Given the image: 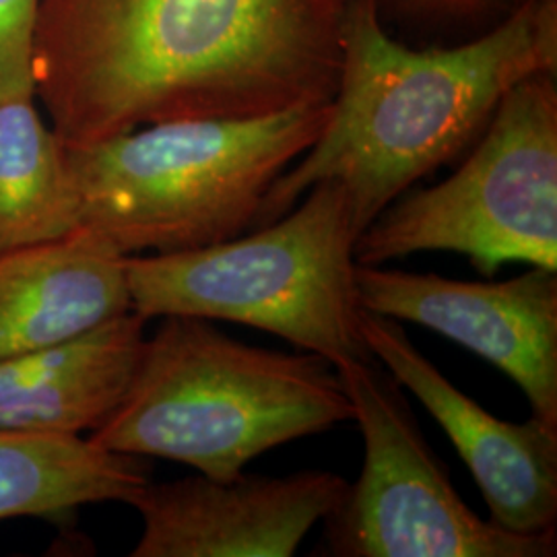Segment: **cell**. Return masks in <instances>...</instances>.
I'll use <instances>...</instances> for the list:
<instances>
[{
    "instance_id": "1",
    "label": "cell",
    "mask_w": 557,
    "mask_h": 557,
    "mask_svg": "<svg viewBox=\"0 0 557 557\" xmlns=\"http://www.w3.org/2000/svg\"><path fill=\"white\" fill-rule=\"evenodd\" d=\"M347 0H41L34 85L83 145L335 98Z\"/></svg>"
},
{
    "instance_id": "2",
    "label": "cell",
    "mask_w": 557,
    "mask_h": 557,
    "mask_svg": "<svg viewBox=\"0 0 557 557\" xmlns=\"http://www.w3.org/2000/svg\"><path fill=\"white\" fill-rule=\"evenodd\" d=\"M543 73H557V0H522L479 36L421 48L395 38L372 0H347L329 122L271 186L255 227L331 180L343 186L361 234L471 149L510 89Z\"/></svg>"
},
{
    "instance_id": "3",
    "label": "cell",
    "mask_w": 557,
    "mask_h": 557,
    "mask_svg": "<svg viewBox=\"0 0 557 557\" xmlns=\"http://www.w3.org/2000/svg\"><path fill=\"white\" fill-rule=\"evenodd\" d=\"M345 421L354 407L329 359L246 345L211 320L165 317L145 338L116 411L87 438L232 479L260 455Z\"/></svg>"
},
{
    "instance_id": "4",
    "label": "cell",
    "mask_w": 557,
    "mask_h": 557,
    "mask_svg": "<svg viewBox=\"0 0 557 557\" xmlns=\"http://www.w3.org/2000/svg\"><path fill=\"white\" fill-rule=\"evenodd\" d=\"M329 103L252 119L170 120L66 145L77 225L124 257L170 255L238 238L262 200L317 143Z\"/></svg>"
},
{
    "instance_id": "5",
    "label": "cell",
    "mask_w": 557,
    "mask_h": 557,
    "mask_svg": "<svg viewBox=\"0 0 557 557\" xmlns=\"http://www.w3.org/2000/svg\"><path fill=\"white\" fill-rule=\"evenodd\" d=\"M358 227L337 182H319L278 220L205 248L126 259L140 319L255 326L335 368L374 358L361 335Z\"/></svg>"
},
{
    "instance_id": "6",
    "label": "cell",
    "mask_w": 557,
    "mask_h": 557,
    "mask_svg": "<svg viewBox=\"0 0 557 557\" xmlns=\"http://www.w3.org/2000/svg\"><path fill=\"white\" fill-rule=\"evenodd\" d=\"M419 252H455L485 277L506 262L557 271V73L518 83L455 174L400 195L356 242L366 267Z\"/></svg>"
},
{
    "instance_id": "7",
    "label": "cell",
    "mask_w": 557,
    "mask_h": 557,
    "mask_svg": "<svg viewBox=\"0 0 557 557\" xmlns=\"http://www.w3.org/2000/svg\"><path fill=\"white\" fill-rule=\"evenodd\" d=\"M337 372L363 438V465L337 510L322 520L326 556H556V529L520 535L465 504L403 386L379 359H351Z\"/></svg>"
},
{
    "instance_id": "8",
    "label": "cell",
    "mask_w": 557,
    "mask_h": 557,
    "mask_svg": "<svg viewBox=\"0 0 557 557\" xmlns=\"http://www.w3.org/2000/svg\"><path fill=\"white\" fill-rule=\"evenodd\" d=\"M363 310L416 322L490 361L520 386L533 416L557 428V271L508 281L356 267Z\"/></svg>"
},
{
    "instance_id": "9",
    "label": "cell",
    "mask_w": 557,
    "mask_h": 557,
    "mask_svg": "<svg viewBox=\"0 0 557 557\" xmlns=\"http://www.w3.org/2000/svg\"><path fill=\"white\" fill-rule=\"evenodd\" d=\"M347 485L331 471L149 481L131 502L143 520L131 556H296L308 533L337 510Z\"/></svg>"
},
{
    "instance_id": "10",
    "label": "cell",
    "mask_w": 557,
    "mask_h": 557,
    "mask_svg": "<svg viewBox=\"0 0 557 557\" xmlns=\"http://www.w3.org/2000/svg\"><path fill=\"white\" fill-rule=\"evenodd\" d=\"M370 354L438 421L502 529L535 535L556 529L557 428L543 419L504 421L465 395L407 337L398 320L363 310Z\"/></svg>"
},
{
    "instance_id": "11",
    "label": "cell",
    "mask_w": 557,
    "mask_h": 557,
    "mask_svg": "<svg viewBox=\"0 0 557 557\" xmlns=\"http://www.w3.org/2000/svg\"><path fill=\"white\" fill-rule=\"evenodd\" d=\"M126 259L83 225L0 250V359L79 337L131 312Z\"/></svg>"
},
{
    "instance_id": "12",
    "label": "cell",
    "mask_w": 557,
    "mask_h": 557,
    "mask_svg": "<svg viewBox=\"0 0 557 557\" xmlns=\"http://www.w3.org/2000/svg\"><path fill=\"white\" fill-rule=\"evenodd\" d=\"M133 310L79 337L0 359V432L81 436L126 395L145 345Z\"/></svg>"
},
{
    "instance_id": "13",
    "label": "cell",
    "mask_w": 557,
    "mask_h": 557,
    "mask_svg": "<svg viewBox=\"0 0 557 557\" xmlns=\"http://www.w3.org/2000/svg\"><path fill=\"white\" fill-rule=\"evenodd\" d=\"M149 481L143 458L83 436L0 432V520L66 517L106 502L131 506Z\"/></svg>"
},
{
    "instance_id": "14",
    "label": "cell",
    "mask_w": 557,
    "mask_h": 557,
    "mask_svg": "<svg viewBox=\"0 0 557 557\" xmlns=\"http://www.w3.org/2000/svg\"><path fill=\"white\" fill-rule=\"evenodd\" d=\"M36 94L0 100V250L77 227L64 143Z\"/></svg>"
},
{
    "instance_id": "15",
    "label": "cell",
    "mask_w": 557,
    "mask_h": 557,
    "mask_svg": "<svg viewBox=\"0 0 557 557\" xmlns=\"http://www.w3.org/2000/svg\"><path fill=\"white\" fill-rule=\"evenodd\" d=\"M380 20L421 34L479 36L506 20L522 0H372Z\"/></svg>"
},
{
    "instance_id": "16",
    "label": "cell",
    "mask_w": 557,
    "mask_h": 557,
    "mask_svg": "<svg viewBox=\"0 0 557 557\" xmlns=\"http://www.w3.org/2000/svg\"><path fill=\"white\" fill-rule=\"evenodd\" d=\"M41 0H0V100L36 94L34 38Z\"/></svg>"
}]
</instances>
